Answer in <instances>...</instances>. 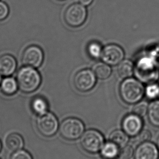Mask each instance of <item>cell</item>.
<instances>
[{
	"label": "cell",
	"instance_id": "cb8c5ba5",
	"mask_svg": "<svg viewBox=\"0 0 159 159\" xmlns=\"http://www.w3.org/2000/svg\"><path fill=\"white\" fill-rule=\"evenodd\" d=\"M145 94L149 99H156L159 95V85L152 83L149 84L145 89Z\"/></svg>",
	"mask_w": 159,
	"mask_h": 159
},
{
	"label": "cell",
	"instance_id": "1f68e13d",
	"mask_svg": "<svg viewBox=\"0 0 159 159\" xmlns=\"http://www.w3.org/2000/svg\"><path fill=\"white\" fill-rule=\"evenodd\" d=\"M1 142H0V151H1Z\"/></svg>",
	"mask_w": 159,
	"mask_h": 159
},
{
	"label": "cell",
	"instance_id": "836d02e7",
	"mask_svg": "<svg viewBox=\"0 0 159 159\" xmlns=\"http://www.w3.org/2000/svg\"><path fill=\"white\" fill-rule=\"evenodd\" d=\"M57 1H65V0H57Z\"/></svg>",
	"mask_w": 159,
	"mask_h": 159
},
{
	"label": "cell",
	"instance_id": "9a60e30c",
	"mask_svg": "<svg viewBox=\"0 0 159 159\" xmlns=\"http://www.w3.org/2000/svg\"><path fill=\"white\" fill-rule=\"evenodd\" d=\"M119 148L116 144L110 141L104 144L101 150V154L105 159H114L120 154V150Z\"/></svg>",
	"mask_w": 159,
	"mask_h": 159
},
{
	"label": "cell",
	"instance_id": "ffe728a7",
	"mask_svg": "<svg viewBox=\"0 0 159 159\" xmlns=\"http://www.w3.org/2000/svg\"><path fill=\"white\" fill-rule=\"evenodd\" d=\"M93 71L96 77L101 80L107 79L111 74V69L108 65L98 63L93 67Z\"/></svg>",
	"mask_w": 159,
	"mask_h": 159
},
{
	"label": "cell",
	"instance_id": "7402d4cb",
	"mask_svg": "<svg viewBox=\"0 0 159 159\" xmlns=\"http://www.w3.org/2000/svg\"><path fill=\"white\" fill-rule=\"evenodd\" d=\"M89 55L93 59H98L101 57L102 49L101 45L97 42L90 43L88 47Z\"/></svg>",
	"mask_w": 159,
	"mask_h": 159
},
{
	"label": "cell",
	"instance_id": "44dd1931",
	"mask_svg": "<svg viewBox=\"0 0 159 159\" xmlns=\"http://www.w3.org/2000/svg\"><path fill=\"white\" fill-rule=\"evenodd\" d=\"M31 107L35 113L41 115L48 112V104L42 97H36L32 101Z\"/></svg>",
	"mask_w": 159,
	"mask_h": 159
},
{
	"label": "cell",
	"instance_id": "8fae6325",
	"mask_svg": "<svg viewBox=\"0 0 159 159\" xmlns=\"http://www.w3.org/2000/svg\"><path fill=\"white\" fill-rule=\"evenodd\" d=\"M123 130L131 137L138 136L142 130L143 122L141 117L134 113L125 117L122 123Z\"/></svg>",
	"mask_w": 159,
	"mask_h": 159
},
{
	"label": "cell",
	"instance_id": "484cf974",
	"mask_svg": "<svg viewBox=\"0 0 159 159\" xmlns=\"http://www.w3.org/2000/svg\"><path fill=\"white\" fill-rule=\"evenodd\" d=\"M11 159H33V157L27 151L21 149L14 152Z\"/></svg>",
	"mask_w": 159,
	"mask_h": 159
},
{
	"label": "cell",
	"instance_id": "9c48e42d",
	"mask_svg": "<svg viewBox=\"0 0 159 159\" xmlns=\"http://www.w3.org/2000/svg\"><path fill=\"white\" fill-rule=\"evenodd\" d=\"M43 51L41 48L32 45L25 50L22 56V62L26 66L37 68L43 63Z\"/></svg>",
	"mask_w": 159,
	"mask_h": 159
},
{
	"label": "cell",
	"instance_id": "e0dca14e",
	"mask_svg": "<svg viewBox=\"0 0 159 159\" xmlns=\"http://www.w3.org/2000/svg\"><path fill=\"white\" fill-rule=\"evenodd\" d=\"M147 113L149 122L154 127H159V100L149 104Z\"/></svg>",
	"mask_w": 159,
	"mask_h": 159
},
{
	"label": "cell",
	"instance_id": "d6a6232c",
	"mask_svg": "<svg viewBox=\"0 0 159 159\" xmlns=\"http://www.w3.org/2000/svg\"><path fill=\"white\" fill-rule=\"evenodd\" d=\"M1 83V74H0V84Z\"/></svg>",
	"mask_w": 159,
	"mask_h": 159
},
{
	"label": "cell",
	"instance_id": "d4e9b609",
	"mask_svg": "<svg viewBox=\"0 0 159 159\" xmlns=\"http://www.w3.org/2000/svg\"><path fill=\"white\" fill-rule=\"evenodd\" d=\"M134 155L133 148L129 145H126L122 148L120 152V157L121 159H130Z\"/></svg>",
	"mask_w": 159,
	"mask_h": 159
},
{
	"label": "cell",
	"instance_id": "6da1fadb",
	"mask_svg": "<svg viewBox=\"0 0 159 159\" xmlns=\"http://www.w3.org/2000/svg\"><path fill=\"white\" fill-rule=\"evenodd\" d=\"M120 94L125 103L135 104L143 97L145 89L140 81L133 78H127L120 84Z\"/></svg>",
	"mask_w": 159,
	"mask_h": 159
},
{
	"label": "cell",
	"instance_id": "5bb4252c",
	"mask_svg": "<svg viewBox=\"0 0 159 159\" xmlns=\"http://www.w3.org/2000/svg\"><path fill=\"white\" fill-rule=\"evenodd\" d=\"M24 144L23 138L18 133H11L7 136L6 140L7 148L12 152L21 150L23 148Z\"/></svg>",
	"mask_w": 159,
	"mask_h": 159
},
{
	"label": "cell",
	"instance_id": "f1b7e54d",
	"mask_svg": "<svg viewBox=\"0 0 159 159\" xmlns=\"http://www.w3.org/2000/svg\"><path fill=\"white\" fill-rule=\"evenodd\" d=\"M78 1L82 5L85 6H89L90 4L92 3V2H93V0H78Z\"/></svg>",
	"mask_w": 159,
	"mask_h": 159
},
{
	"label": "cell",
	"instance_id": "8992f818",
	"mask_svg": "<svg viewBox=\"0 0 159 159\" xmlns=\"http://www.w3.org/2000/svg\"><path fill=\"white\" fill-rule=\"evenodd\" d=\"M36 127L41 135L50 137L56 134L58 131L59 123L54 114L47 112L38 116L36 120Z\"/></svg>",
	"mask_w": 159,
	"mask_h": 159
},
{
	"label": "cell",
	"instance_id": "30bf717a",
	"mask_svg": "<svg viewBox=\"0 0 159 159\" xmlns=\"http://www.w3.org/2000/svg\"><path fill=\"white\" fill-rule=\"evenodd\" d=\"M125 56L122 49L117 45L110 44L102 50L101 58L104 62L110 65H116L121 62Z\"/></svg>",
	"mask_w": 159,
	"mask_h": 159
},
{
	"label": "cell",
	"instance_id": "52a82bcc",
	"mask_svg": "<svg viewBox=\"0 0 159 159\" xmlns=\"http://www.w3.org/2000/svg\"><path fill=\"white\" fill-rule=\"evenodd\" d=\"M86 17L87 11L82 4H72L65 12V22L72 27H77L82 25L85 22Z\"/></svg>",
	"mask_w": 159,
	"mask_h": 159
},
{
	"label": "cell",
	"instance_id": "3957f363",
	"mask_svg": "<svg viewBox=\"0 0 159 159\" xmlns=\"http://www.w3.org/2000/svg\"><path fill=\"white\" fill-rule=\"evenodd\" d=\"M136 75L141 81L153 83L158 79L157 65L154 57H143L136 65Z\"/></svg>",
	"mask_w": 159,
	"mask_h": 159
},
{
	"label": "cell",
	"instance_id": "4dcf8cb0",
	"mask_svg": "<svg viewBox=\"0 0 159 159\" xmlns=\"http://www.w3.org/2000/svg\"><path fill=\"white\" fill-rule=\"evenodd\" d=\"M121 159L120 157H115V158H114V159Z\"/></svg>",
	"mask_w": 159,
	"mask_h": 159
},
{
	"label": "cell",
	"instance_id": "7a4b0ae2",
	"mask_svg": "<svg viewBox=\"0 0 159 159\" xmlns=\"http://www.w3.org/2000/svg\"><path fill=\"white\" fill-rule=\"evenodd\" d=\"M16 79L19 88L25 93L34 92L41 84V76L39 72L29 66L22 67L20 69Z\"/></svg>",
	"mask_w": 159,
	"mask_h": 159
},
{
	"label": "cell",
	"instance_id": "4316f807",
	"mask_svg": "<svg viewBox=\"0 0 159 159\" xmlns=\"http://www.w3.org/2000/svg\"><path fill=\"white\" fill-rule=\"evenodd\" d=\"M138 139L140 142H148L152 138V133L148 130H142L138 134Z\"/></svg>",
	"mask_w": 159,
	"mask_h": 159
},
{
	"label": "cell",
	"instance_id": "d6986e66",
	"mask_svg": "<svg viewBox=\"0 0 159 159\" xmlns=\"http://www.w3.org/2000/svg\"><path fill=\"white\" fill-rule=\"evenodd\" d=\"M18 84L15 79L11 77L5 78L1 83L2 92L7 95L14 94L17 92Z\"/></svg>",
	"mask_w": 159,
	"mask_h": 159
},
{
	"label": "cell",
	"instance_id": "ba28073f",
	"mask_svg": "<svg viewBox=\"0 0 159 159\" xmlns=\"http://www.w3.org/2000/svg\"><path fill=\"white\" fill-rule=\"evenodd\" d=\"M96 83V78L93 71L90 69H83L75 74L73 84L75 88L81 92L91 90Z\"/></svg>",
	"mask_w": 159,
	"mask_h": 159
},
{
	"label": "cell",
	"instance_id": "f546056e",
	"mask_svg": "<svg viewBox=\"0 0 159 159\" xmlns=\"http://www.w3.org/2000/svg\"><path fill=\"white\" fill-rule=\"evenodd\" d=\"M157 148H158V149H159V138H158V139H157Z\"/></svg>",
	"mask_w": 159,
	"mask_h": 159
},
{
	"label": "cell",
	"instance_id": "5b68a950",
	"mask_svg": "<svg viewBox=\"0 0 159 159\" xmlns=\"http://www.w3.org/2000/svg\"><path fill=\"white\" fill-rule=\"evenodd\" d=\"M104 142L103 136L99 131L93 129L85 131L82 135L80 140L82 148L90 154L99 152L103 146Z\"/></svg>",
	"mask_w": 159,
	"mask_h": 159
},
{
	"label": "cell",
	"instance_id": "83f0119b",
	"mask_svg": "<svg viewBox=\"0 0 159 159\" xmlns=\"http://www.w3.org/2000/svg\"><path fill=\"white\" fill-rule=\"evenodd\" d=\"M9 12V9L7 4L0 1V21L6 19L8 15Z\"/></svg>",
	"mask_w": 159,
	"mask_h": 159
},
{
	"label": "cell",
	"instance_id": "277c9868",
	"mask_svg": "<svg viewBox=\"0 0 159 159\" xmlns=\"http://www.w3.org/2000/svg\"><path fill=\"white\" fill-rule=\"evenodd\" d=\"M84 130L83 123L75 118L65 119L60 124L59 128L61 136L68 141L78 139L84 133Z\"/></svg>",
	"mask_w": 159,
	"mask_h": 159
},
{
	"label": "cell",
	"instance_id": "7c38bea8",
	"mask_svg": "<svg viewBox=\"0 0 159 159\" xmlns=\"http://www.w3.org/2000/svg\"><path fill=\"white\" fill-rule=\"evenodd\" d=\"M135 159H159V149L152 142H142L134 152Z\"/></svg>",
	"mask_w": 159,
	"mask_h": 159
},
{
	"label": "cell",
	"instance_id": "ac0fdd59",
	"mask_svg": "<svg viewBox=\"0 0 159 159\" xmlns=\"http://www.w3.org/2000/svg\"><path fill=\"white\" fill-rule=\"evenodd\" d=\"M134 71V66L130 60H122L119 63L117 67L118 75L122 79H127L131 77L133 74Z\"/></svg>",
	"mask_w": 159,
	"mask_h": 159
},
{
	"label": "cell",
	"instance_id": "2e32d148",
	"mask_svg": "<svg viewBox=\"0 0 159 159\" xmlns=\"http://www.w3.org/2000/svg\"><path fill=\"white\" fill-rule=\"evenodd\" d=\"M109 140L110 141L122 148L127 145L129 141V136L124 131L117 130L112 132L110 135Z\"/></svg>",
	"mask_w": 159,
	"mask_h": 159
},
{
	"label": "cell",
	"instance_id": "603a6c76",
	"mask_svg": "<svg viewBox=\"0 0 159 159\" xmlns=\"http://www.w3.org/2000/svg\"><path fill=\"white\" fill-rule=\"evenodd\" d=\"M149 105L146 101H139L133 108V113L142 118L148 112Z\"/></svg>",
	"mask_w": 159,
	"mask_h": 159
},
{
	"label": "cell",
	"instance_id": "4fadbf2b",
	"mask_svg": "<svg viewBox=\"0 0 159 159\" xmlns=\"http://www.w3.org/2000/svg\"><path fill=\"white\" fill-rule=\"evenodd\" d=\"M17 63L11 55L6 54L0 56V74L5 76L12 75L16 69Z\"/></svg>",
	"mask_w": 159,
	"mask_h": 159
}]
</instances>
